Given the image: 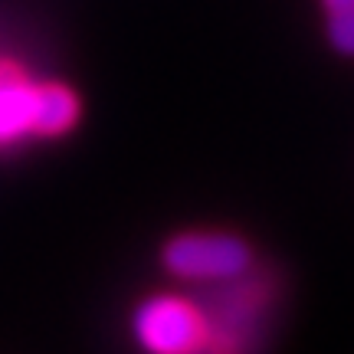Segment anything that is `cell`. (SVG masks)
Instances as JSON below:
<instances>
[{"instance_id": "obj_1", "label": "cell", "mask_w": 354, "mask_h": 354, "mask_svg": "<svg viewBox=\"0 0 354 354\" xmlns=\"http://www.w3.org/2000/svg\"><path fill=\"white\" fill-rule=\"evenodd\" d=\"M135 338L148 354H203L207 351V322L201 305L158 295L138 305Z\"/></svg>"}, {"instance_id": "obj_2", "label": "cell", "mask_w": 354, "mask_h": 354, "mask_svg": "<svg viewBox=\"0 0 354 354\" xmlns=\"http://www.w3.org/2000/svg\"><path fill=\"white\" fill-rule=\"evenodd\" d=\"M250 263V246L230 233H180L165 246V266L190 282H227L243 276Z\"/></svg>"}, {"instance_id": "obj_5", "label": "cell", "mask_w": 354, "mask_h": 354, "mask_svg": "<svg viewBox=\"0 0 354 354\" xmlns=\"http://www.w3.org/2000/svg\"><path fill=\"white\" fill-rule=\"evenodd\" d=\"M328 37L335 50L354 56V10H338L328 17Z\"/></svg>"}, {"instance_id": "obj_4", "label": "cell", "mask_w": 354, "mask_h": 354, "mask_svg": "<svg viewBox=\"0 0 354 354\" xmlns=\"http://www.w3.org/2000/svg\"><path fill=\"white\" fill-rule=\"evenodd\" d=\"M79 115L76 95L66 86H37L33 95V135H63Z\"/></svg>"}, {"instance_id": "obj_3", "label": "cell", "mask_w": 354, "mask_h": 354, "mask_svg": "<svg viewBox=\"0 0 354 354\" xmlns=\"http://www.w3.org/2000/svg\"><path fill=\"white\" fill-rule=\"evenodd\" d=\"M33 95L37 82H30L13 66H0V145L33 135Z\"/></svg>"}, {"instance_id": "obj_6", "label": "cell", "mask_w": 354, "mask_h": 354, "mask_svg": "<svg viewBox=\"0 0 354 354\" xmlns=\"http://www.w3.org/2000/svg\"><path fill=\"white\" fill-rule=\"evenodd\" d=\"M328 13H338V10H354V0H325Z\"/></svg>"}]
</instances>
